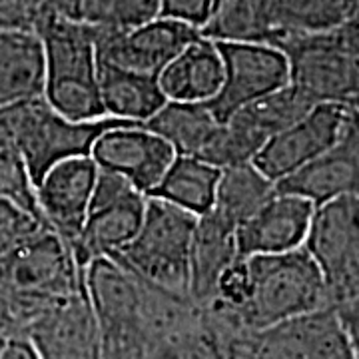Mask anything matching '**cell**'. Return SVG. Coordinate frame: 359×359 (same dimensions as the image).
Returning a JSON list of instances; mask_svg holds the SVG:
<instances>
[{
	"label": "cell",
	"mask_w": 359,
	"mask_h": 359,
	"mask_svg": "<svg viewBox=\"0 0 359 359\" xmlns=\"http://www.w3.org/2000/svg\"><path fill=\"white\" fill-rule=\"evenodd\" d=\"M82 287L84 268L48 224L0 254V299L13 316L14 334L22 335L42 309Z\"/></svg>",
	"instance_id": "6da1fadb"
},
{
	"label": "cell",
	"mask_w": 359,
	"mask_h": 359,
	"mask_svg": "<svg viewBox=\"0 0 359 359\" xmlns=\"http://www.w3.org/2000/svg\"><path fill=\"white\" fill-rule=\"evenodd\" d=\"M34 30L44 52V100L70 120L106 118L92 26L80 18L46 14Z\"/></svg>",
	"instance_id": "7a4b0ae2"
},
{
	"label": "cell",
	"mask_w": 359,
	"mask_h": 359,
	"mask_svg": "<svg viewBox=\"0 0 359 359\" xmlns=\"http://www.w3.org/2000/svg\"><path fill=\"white\" fill-rule=\"evenodd\" d=\"M359 194L316 205L304 250L327 290L330 309L359 344Z\"/></svg>",
	"instance_id": "3957f363"
},
{
	"label": "cell",
	"mask_w": 359,
	"mask_h": 359,
	"mask_svg": "<svg viewBox=\"0 0 359 359\" xmlns=\"http://www.w3.org/2000/svg\"><path fill=\"white\" fill-rule=\"evenodd\" d=\"M245 259L250 294L244 306L236 311L252 332L330 308L320 268L304 245L283 254Z\"/></svg>",
	"instance_id": "277c9868"
},
{
	"label": "cell",
	"mask_w": 359,
	"mask_h": 359,
	"mask_svg": "<svg viewBox=\"0 0 359 359\" xmlns=\"http://www.w3.org/2000/svg\"><path fill=\"white\" fill-rule=\"evenodd\" d=\"M285 54L287 74L295 90L313 104H358V20L323 32L285 34L273 42Z\"/></svg>",
	"instance_id": "5b68a950"
},
{
	"label": "cell",
	"mask_w": 359,
	"mask_h": 359,
	"mask_svg": "<svg viewBox=\"0 0 359 359\" xmlns=\"http://www.w3.org/2000/svg\"><path fill=\"white\" fill-rule=\"evenodd\" d=\"M196 219L198 216L178 205L148 196L136 236L112 259L142 282L190 297V244Z\"/></svg>",
	"instance_id": "8992f818"
},
{
	"label": "cell",
	"mask_w": 359,
	"mask_h": 359,
	"mask_svg": "<svg viewBox=\"0 0 359 359\" xmlns=\"http://www.w3.org/2000/svg\"><path fill=\"white\" fill-rule=\"evenodd\" d=\"M8 108L13 118L14 144L34 188L58 162L90 156L94 142L108 128L132 124L110 116L100 120H70L58 114L44 96L11 104Z\"/></svg>",
	"instance_id": "52a82bcc"
},
{
	"label": "cell",
	"mask_w": 359,
	"mask_h": 359,
	"mask_svg": "<svg viewBox=\"0 0 359 359\" xmlns=\"http://www.w3.org/2000/svg\"><path fill=\"white\" fill-rule=\"evenodd\" d=\"M84 292L100 337V359H146L138 280L112 257L84 266Z\"/></svg>",
	"instance_id": "ba28073f"
},
{
	"label": "cell",
	"mask_w": 359,
	"mask_h": 359,
	"mask_svg": "<svg viewBox=\"0 0 359 359\" xmlns=\"http://www.w3.org/2000/svg\"><path fill=\"white\" fill-rule=\"evenodd\" d=\"M146 198L126 178L98 168L88 214L74 245L82 268L94 257L116 256L132 242L144 218Z\"/></svg>",
	"instance_id": "9c48e42d"
},
{
	"label": "cell",
	"mask_w": 359,
	"mask_h": 359,
	"mask_svg": "<svg viewBox=\"0 0 359 359\" xmlns=\"http://www.w3.org/2000/svg\"><path fill=\"white\" fill-rule=\"evenodd\" d=\"M216 46L224 78L218 94L205 106L218 122L290 82L285 54L269 42H216Z\"/></svg>",
	"instance_id": "30bf717a"
},
{
	"label": "cell",
	"mask_w": 359,
	"mask_h": 359,
	"mask_svg": "<svg viewBox=\"0 0 359 359\" xmlns=\"http://www.w3.org/2000/svg\"><path fill=\"white\" fill-rule=\"evenodd\" d=\"M353 122H358V104H316L294 124L269 138L254 164L269 180L280 182L332 148Z\"/></svg>",
	"instance_id": "8fae6325"
},
{
	"label": "cell",
	"mask_w": 359,
	"mask_h": 359,
	"mask_svg": "<svg viewBox=\"0 0 359 359\" xmlns=\"http://www.w3.org/2000/svg\"><path fill=\"white\" fill-rule=\"evenodd\" d=\"M92 30L98 60L156 78L190 42L202 36L200 28L164 16L126 30L98 26Z\"/></svg>",
	"instance_id": "7c38bea8"
},
{
	"label": "cell",
	"mask_w": 359,
	"mask_h": 359,
	"mask_svg": "<svg viewBox=\"0 0 359 359\" xmlns=\"http://www.w3.org/2000/svg\"><path fill=\"white\" fill-rule=\"evenodd\" d=\"M358 347L325 308L256 332L242 359H358Z\"/></svg>",
	"instance_id": "4fadbf2b"
},
{
	"label": "cell",
	"mask_w": 359,
	"mask_h": 359,
	"mask_svg": "<svg viewBox=\"0 0 359 359\" xmlns=\"http://www.w3.org/2000/svg\"><path fill=\"white\" fill-rule=\"evenodd\" d=\"M90 158L100 170L126 178L144 196H150L176 158L174 148L140 124H122L94 142Z\"/></svg>",
	"instance_id": "5bb4252c"
},
{
	"label": "cell",
	"mask_w": 359,
	"mask_h": 359,
	"mask_svg": "<svg viewBox=\"0 0 359 359\" xmlns=\"http://www.w3.org/2000/svg\"><path fill=\"white\" fill-rule=\"evenodd\" d=\"M40 359H100V337L84 287L40 311L22 332Z\"/></svg>",
	"instance_id": "9a60e30c"
},
{
	"label": "cell",
	"mask_w": 359,
	"mask_h": 359,
	"mask_svg": "<svg viewBox=\"0 0 359 359\" xmlns=\"http://www.w3.org/2000/svg\"><path fill=\"white\" fill-rule=\"evenodd\" d=\"M96 174L98 166L90 156H76L52 166L36 184L40 216L72 252L88 214Z\"/></svg>",
	"instance_id": "2e32d148"
},
{
	"label": "cell",
	"mask_w": 359,
	"mask_h": 359,
	"mask_svg": "<svg viewBox=\"0 0 359 359\" xmlns=\"http://www.w3.org/2000/svg\"><path fill=\"white\" fill-rule=\"evenodd\" d=\"M316 205L294 194L276 192L236 230L240 257L283 254L304 245Z\"/></svg>",
	"instance_id": "e0dca14e"
},
{
	"label": "cell",
	"mask_w": 359,
	"mask_h": 359,
	"mask_svg": "<svg viewBox=\"0 0 359 359\" xmlns=\"http://www.w3.org/2000/svg\"><path fill=\"white\" fill-rule=\"evenodd\" d=\"M276 190L306 198L321 205L347 194L359 192V128L353 122L344 136L323 154L309 160L285 178L276 182Z\"/></svg>",
	"instance_id": "ac0fdd59"
},
{
	"label": "cell",
	"mask_w": 359,
	"mask_h": 359,
	"mask_svg": "<svg viewBox=\"0 0 359 359\" xmlns=\"http://www.w3.org/2000/svg\"><path fill=\"white\" fill-rule=\"evenodd\" d=\"M236 226L216 210L198 216L190 244V297L198 306L212 299L222 271L236 262Z\"/></svg>",
	"instance_id": "d6986e66"
},
{
	"label": "cell",
	"mask_w": 359,
	"mask_h": 359,
	"mask_svg": "<svg viewBox=\"0 0 359 359\" xmlns=\"http://www.w3.org/2000/svg\"><path fill=\"white\" fill-rule=\"evenodd\" d=\"M44 92V52L36 30L0 28V108Z\"/></svg>",
	"instance_id": "ffe728a7"
},
{
	"label": "cell",
	"mask_w": 359,
	"mask_h": 359,
	"mask_svg": "<svg viewBox=\"0 0 359 359\" xmlns=\"http://www.w3.org/2000/svg\"><path fill=\"white\" fill-rule=\"evenodd\" d=\"M224 68L216 42L196 39L158 74L166 100L210 102L222 86Z\"/></svg>",
	"instance_id": "44dd1931"
},
{
	"label": "cell",
	"mask_w": 359,
	"mask_h": 359,
	"mask_svg": "<svg viewBox=\"0 0 359 359\" xmlns=\"http://www.w3.org/2000/svg\"><path fill=\"white\" fill-rule=\"evenodd\" d=\"M98 92L104 114L144 124L168 102L156 76L138 74L98 60Z\"/></svg>",
	"instance_id": "7402d4cb"
},
{
	"label": "cell",
	"mask_w": 359,
	"mask_h": 359,
	"mask_svg": "<svg viewBox=\"0 0 359 359\" xmlns=\"http://www.w3.org/2000/svg\"><path fill=\"white\" fill-rule=\"evenodd\" d=\"M214 42H269L282 36L276 0H218L200 28Z\"/></svg>",
	"instance_id": "603a6c76"
},
{
	"label": "cell",
	"mask_w": 359,
	"mask_h": 359,
	"mask_svg": "<svg viewBox=\"0 0 359 359\" xmlns=\"http://www.w3.org/2000/svg\"><path fill=\"white\" fill-rule=\"evenodd\" d=\"M311 106L316 104L308 100L299 90H295L292 84H285L283 88L242 106L226 122L236 132H240L245 140L252 142L259 152L269 138L299 120Z\"/></svg>",
	"instance_id": "cb8c5ba5"
},
{
	"label": "cell",
	"mask_w": 359,
	"mask_h": 359,
	"mask_svg": "<svg viewBox=\"0 0 359 359\" xmlns=\"http://www.w3.org/2000/svg\"><path fill=\"white\" fill-rule=\"evenodd\" d=\"M219 172V168L196 156L176 154L150 196L178 205L194 216H202L214 205Z\"/></svg>",
	"instance_id": "d4e9b609"
},
{
	"label": "cell",
	"mask_w": 359,
	"mask_h": 359,
	"mask_svg": "<svg viewBox=\"0 0 359 359\" xmlns=\"http://www.w3.org/2000/svg\"><path fill=\"white\" fill-rule=\"evenodd\" d=\"M142 126L166 140L176 154L198 158L208 140L214 136L219 122L210 112L205 102L168 100Z\"/></svg>",
	"instance_id": "484cf974"
},
{
	"label": "cell",
	"mask_w": 359,
	"mask_h": 359,
	"mask_svg": "<svg viewBox=\"0 0 359 359\" xmlns=\"http://www.w3.org/2000/svg\"><path fill=\"white\" fill-rule=\"evenodd\" d=\"M276 192V182L269 180L254 162L224 168L219 172L218 190L212 210H216L238 228L254 216Z\"/></svg>",
	"instance_id": "4316f807"
},
{
	"label": "cell",
	"mask_w": 359,
	"mask_h": 359,
	"mask_svg": "<svg viewBox=\"0 0 359 359\" xmlns=\"http://www.w3.org/2000/svg\"><path fill=\"white\" fill-rule=\"evenodd\" d=\"M276 13L282 36L323 32L358 20L359 0H276Z\"/></svg>",
	"instance_id": "83f0119b"
},
{
	"label": "cell",
	"mask_w": 359,
	"mask_h": 359,
	"mask_svg": "<svg viewBox=\"0 0 359 359\" xmlns=\"http://www.w3.org/2000/svg\"><path fill=\"white\" fill-rule=\"evenodd\" d=\"M160 16L158 0H80L78 18L90 26L126 30Z\"/></svg>",
	"instance_id": "f1b7e54d"
},
{
	"label": "cell",
	"mask_w": 359,
	"mask_h": 359,
	"mask_svg": "<svg viewBox=\"0 0 359 359\" xmlns=\"http://www.w3.org/2000/svg\"><path fill=\"white\" fill-rule=\"evenodd\" d=\"M46 222L6 198H0V254L22 242Z\"/></svg>",
	"instance_id": "f546056e"
},
{
	"label": "cell",
	"mask_w": 359,
	"mask_h": 359,
	"mask_svg": "<svg viewBox=\"0 0 359 359\" xmlns=\"http://www.w3.org/2000/svg\"><path fill=\"white\" fill-rule=\"evenodd\" d=\"M218 0H158L160 16L202 28L208 22Z\"/></svg>",
	"instance_id": "4dcf8cb0"
},
{
	"label": "cell",
	"mask_w": 359,
	"mask_h": 359,
	"mask_svg": "<svg viewBox=\"0 0 359 359\" xmlns=\"http://www.w3.org/2000/svg\"><path fill=\"white\" fill-rule=\"evenodd\" d=\"M0 359H40L36 349L25 335H6L0 347Z\"/></svg>",
	"instance_id": "1f68e13d"
},
{
	"label": "cell",
	"mask_w": 359,
	"mask_h": 359,
	"mask_svg": "<svg viewBox=\"0 0 359 359\" xmlns=\"http://www.w3.org/2000/svg\"><path fill=\"white\" fill-rule=\"evenodd\" d=\"M78 4L80 0H44V11L46 14H62V16L78 18Z\"/></svg>",
	"instance_id": "d6a6232c"
},
{
	"label": "cell",
	"mask_w": 359,
	"mask_h": 359,
	"mask_svg": "<svg viewBox=\"0 0 359 359\" xmlns=\"http://www.w3.org/2000/svg\"><path fill=\"white\" fill-rule=\"evenodd\" d=\"M14 334V321L11 311L6 308V304L0 299V335H13Z\"/></svg>",
	"instance_id": "836d02e7"
},
{
	"label": "cell",
	"mask_w": 359,
	"mask_h": 359,
	"mask_svg": "<svg viewBox=\"0 0 359 359\" xmlns=\"http://www.w3.org/2000/svg\"><path fill=\"white\" fill-rule=\"evenodd\" d=\"M4 337H6V335H0V347H2V344H4Z\"/></svg>",
	"instance_id": "e575fe53"
}]
</instances>
